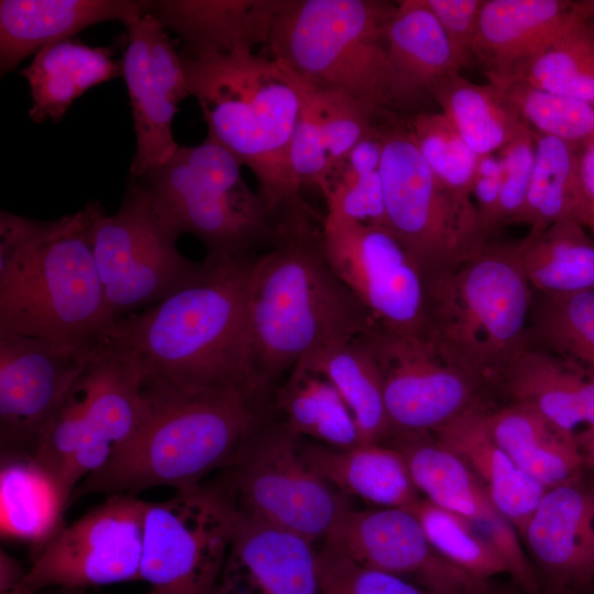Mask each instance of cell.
Wrapping results in <instances>:
<instances>
[{"mask_svg":"<svg viewBox=\"0 0 594 594\" xmlns=\"http://www.w3.org/2000/svg\"><path fill=\"white\" fill-rule=\"evenodd\" d=\"M28 571L8 552H0V593L4 594L20 587Z\"/></svg>","mask_w":594,"mask_h":594,"instance_id":"obj_50","label":"cell"},{"mask_svg":"<svg viewBox=\"0 0 594 594\" xmlns=\"http://www.w3.org/2000/svg\"><path fill=\"white\" fill-rule=\"evenodd\" d=\"M566 594H581L579 591H573V592H570V593H566Z\"/></svg>","mask_w":594,"mask_h":594,"instance_id":"obj_55","label":"cell"},{"mask_svg":"<svg viewBox=\"0 0 594 594\" xmlns=\"http://www.w3.org/2000/svg\"><path fill=\"white\" fill-rule=\"evenodd\" d=\"M121 68L134 122L133 178L165 165L179 144L173 133L178 105L189 97L177 42L162 23L144 13L127 28Z\"/></svg>","mask_w":594,"mask_h":594,"instance_id":"obj_17","label":"cell"},{"mask_svg":"<svg viewBox=\"0 0 594 594\" xmlns=\"http://www.w3.org/2000/svg\"><path fill=\"white\" fill-rule=\"evenodd\" d=\"M20 75L30 87L31 120L58 122L77 98L122 76V68L111 47L91 46L73 37L38 51L32 63L20 69Z\"/></svg>","mask_w":594,"mask_h":594,"instance_id":"obj_27","label":"cell"},{"mask_svg":"<svg viewBox=\"0 0 594 594\" xmlns=\"http://www.w3.org/2000/svg\"><path fill=\"white\" fill-rule=\"evenodd\" d=\"M178 238L148 189L135 178L114 213L98 211L92 251L116 320L158 302L201 275L205 263L184 256L176 246Z\"/></svg>","mask_w":594,"mask_h":594,"instance_id":"obj_10","label":"cell"},{"mask_svg":"<svg viewBox=\"0 0 594 594\" xmlns=\"http://www.w3.org/2000/svg\"><path fill=\"white\" fill-rule=\"evenodd\" d=\"M145 10L146 0H1L0 73L94 24L119 21L128 28Z\"/></svg>","mask_w":594,"mask_h":594,"instance_id":"obj_24","label":"cell"},{"mask_svg":"<svg viewBox=\"0 0 594 594\" xmlns=\"http://www.w3.org/2000/svg\"><path fill=\"white\" fill-rule=\"evenodd\" d=\"M383 127L358 143L327 178L321 191L327 213L342 219L385 227L381 177Z\"/></svg>","mask_w":594,"mask_h":594,"instance_id":"obj_38","label":"cell"},{"mask_svg":"<svg viewBox=\"0 0 594 594\" xmlns=\"http://www.w3.org/2000/svg\"><path fill=\"white\" fill-rule=\"evenodd\" d=\"M144 395L147 410L139 430L78 485L77 495L198 485L212 471L232 466L266 418L265 400L240 389L174 394L144 388Z\"/></svg>","mask_w":594,"mask_h":594,"instance_id":"obj_5","label":"cell"},{"mask_svg":"<svg viewBox=\"0 0 594 594\" xmlns=\"http://www.w3.org/2000/svg\"><path fill=\"white\" fill-rule=\"evenodd\" d=\"M211 594H320L315 544L241 512Z\"/></svg>","mask_w":594,"mask_h":594,"instance_id":"obj_22","label":"cell"},{"mask_svg":"<svg viewBox=\"0 0 594 594\" xmlns=\"http://www.w3.org/2000/svg\"><path fill=\"white\" fill-rule=\"evenodd\" d=\"M289 0H146L145 13L175 32L188 55L231 54L267 46Z\"/></svg>","mask_w":594,"mask_h":594,"instance_id":"obj_23","label":"cell"},{"mask_svg":"<svg viewBox=\"0 0 594 594\" xmlns=\"http://www.w3.org/2000/svg\"><path fill=\"white\" fill-rule=\"evenodd\" d=\"M4 594H29V593H26L25 591H23L21 588H16V590H13V591L4 593Z\"/></svg>","mask_w":594,"mask_h":594,"instance_id":"obj_54","label":"cell"},{"mask_svg":"<svg viewBox=\"0 0 594 594\" xmlns=\"http://www.w3.org/2000/svg\"><path fill=\"white\" fill-rule=\"evenodd\" d=\"M490 386L580 444L594 432V372L554 352L526 343Z\"/></svg>","mask_w":594,"mask_h":594,"instance_id":"obj_21","label":"cell"},{"mask_svg":"<svg viewBox=\"0 0 594 594\" xmlns=\"http://www.w3.org/2000/svg\"><path fill=\"white\" fill-rule=\"evenodd\" d=\"M584 469L594 474V432L580 444Z\"/></svg>","mask_w":594,"mask_h":594,"instance_id":"obj_51","label":"cell"},{"mask_svg":"<svg viewBox=\"0 0 594 594\" xmlns=\"http://www.w3.org/2000/svg\"><path fill=\"white\" fill-rule=\"evenodd\" d=\"M425 284L427 339L490 386L527 343L534 290L514 243L487 242Z\"/></svg>","mask_w":594,"mask_h":594,"instance_id":"obj_7","label":"cell"},{"mask_svg":"<svg viewBox=\"0 0 594 594\" xmlns=\"http://www.w3.org/2000/svg\"><path fill=\"white\" fill-rule=\"evenodd\" d=\"M527 343L594 372V288L565 295L534 292Z\"/></svg>","mask_w":594,"mask_h":594,"instance_id":"obj_37","label":"cell"},{"mask_svg":"<svg viewBox=\"0 0 594 594\" xmlns=\"http://www.w3.org/2000/svg\"><path fill=\"white\" fill-rule=\"evenodd\" d=\"M253 258L206 257L194 282L118 319L106 346L136 367L146 389H240L265 399L249 363L246 287Z\"/></svg>","mask_w":594,"mask_h":594,"instance_id":"obj_1","label":"cell"},{"mask_svg":"<svg viewBox=\"0 0 594 594\" xmlns=\"http://www.w3.org/2000/svg\"><path fill=\"white\" fill-rule=\"evenodd\" d=\"M502 177L503 169L498 156L494 154L479 156L473 178L472 196L487 239L491 238L490 223L499 199Z\"/></svg>","mask_w":594,"mask_h":594,"instance_id":"obj_48","label":"cell"},{"mask_svg":"<svg viewBox=\"0 0 594 594\" xmlns=\"http://www.w3.org/2000/svg\"><path fill=\"white\" fill-rule=\"evenodd\" d=\"M240 516L230 477L145 502L141 580L157 594H211Z\"/></svg>","mask_w":594,"mask_h":594,"instance_id":"obj_11","label":"cell"},{"mask_svg":"<svg viewBox=\"0 0 594 594\" xmlns=\"http://www.w3.org/2000/svg\"><path fill=\"white\" fill-rule=\"evenodd\" d=\"M381 177L385 227L415 260L425 278L488 242L477 208L443 185L422 157L409 124H383Z\"/></svg>","mask_w":594,"mask_h":594,"instance_id":"obj_9","label":"cell"},{"mask_svg":"<svg viewBox=\"0 0 594 594\" xmlns=\"http://www.w3.org/2000/svg\"><path fill=\"white\" fill-rule=\"evenodd\" d=\"M495 87L532 132L576 146L594 138V103L548 91L524 80Z\"/></svg>","mask_w":594,"mask_h":594,"instance_id":"obj_40","label":"cell"},{"mask_svg":"<svg viewBox=\"0 0 594 594\" xmlns=\"http://www.w3.org/2000/svg\"><path fill=\"white\" fill-rule=\"evenodd\" d=\"M301 84L309 97L326 143L331 174L358 143L373 134L389 118L376 116L344 92L317 89Z\"/></svg>","mask_w":594,"mask_h":594,"instance_id":"obj_43","label":"cell"},{"mask_svg":"<svg viewBox=\"0 0 594 594\" xmlns=\"http://www.w3.org/2000/svg\"><path fill=\"white\" fill-rule=\"evenodd\" d=\"M283 424L296 437L349 449L359 444L354 418L336 387L323 376L295 366L276 391Z\"/></svg>","mask_w":594,"mask_h":594,"instance_id":"obj_35","label":"cell"},{"mask_svg":"<svg viewBox=\"0 0 594 594\" xmlns=\"http://www.w3.org/2000/svg\"><path fill=\"white\" fill-rule=\"evenodd\" d=\"M373 328L328 263L314 224L285 226L253 258L246 287L249 363L263 397L307 356Z\"/></svg>","mask_w":594,"mask_h":594,"instance_id":"obj_3","label":"cell"},{"mask_svg":"<svg viewBox=\"0 0 594 594\" xmlns=\"http://www.w3.org/2000/svg\"><path fill=\"white\" fill-rule=\"evenodd\" d=\"M65 508L56 485L30 459L1 461L2 537L40 543L42 549L62 528Z\"/></svg>","mask_w":594,"mask_h":594,"instance_id":"obj_36","label":"cell"},{"mask_svg":"<svg viewBox=\"0 0 594 594\" xmlns=\"http://www.w3.org/2000/svg\"><path fill=\"white\" fill-rule=\"evenodd\" d=\"M397 2L289 0L266 53L317 89L344 92L381 118L406 107L387 52V26Z\"/></svg>","mask_w":594,"mask_h":594,"instance_id":"obj_6","label":"cell"},{"mask_svg":"<svg viewBox=\"0 0 594 594\" xmlns=\"http://www.w3.org/2000/svg\"><path fill=\"white\" fill-rule=\"evenodd\" d=\"M320 244L328 263L375 328L427 338L424 273L386 227L327 213Z\"/></svg>","mask_w":594,"mask_h":594,"instance_id":"obj_13","label":"cell"},{"mask_svg":"<svg viewBox=\"0 0 594 594\" xmlns=\"http://www.w3.org/2000/svg\"><path fill=\"white\" fill-rule=\"evenodd\" d=\"M296 366L336 387L354 418L359 444H383L391 437L382 375L366 334L319 350Z\"/></svg>","mask_w":594,"mask_h":594,"instance_id":"obj_31","label":"cell"},{"mask_svg":"<svg viewBox=\"0 0 594 594\" xmlns=\"http://www.w3.org/2000/svg\"><path fill=\"white\" fill-rule=\"evenodd\" d=\"M487 429L516 465L546 490L584 471L580 443L536 411L517 404L485 410Z\"/></svg>","mask_w":594,"mask_h":594,"instance_id":"obj_30","label":"cell"},{"mask_svg":"<svg viewBox=\"0 0 594 594\" xmlns=\"http://www.w3.org/2000/svg\"><path fill=\"white\" fill-rule=\"evenodd\" d=\"M180 56L208 138L253 172L257 193L279 223L312 220L289 158L301 103L297 79L267 53L188 55L180 51Z\"/></svg>","mask_w":594,"mask_h":594,"instance_id":"obj_4","label":"cell"},{"mask_svg":"<svg viewBox=\"0 0 594 594\" xmlns=\"http://www.w3.org/2000/svg\"><path fill=\"white\" fill-rule=\"evenodd\" d=\"M297 81L301 103L290 141V166L299 188L311 185L321 190L330 174L329 155L309 97L302 84Z\"/></svg>","mask_w":594,"mask_h":594,"instance_id":"obj_46","label":"cell"},{"mask_svg":"<svg viewBox=\"0 0 594 594\" xmlns=\"http://www.w3.org/2000/svg\"><path fill=\"white\" fill-rule=\"evenodd\" d=\"M535 133L528 128L498 151L503 177L499 199L490 223V235L510 224L519 212L535 165Z\"/></svg>","mask_w":594,"mask_h":594,"instance_id":"obj_45","label":"cell"},{"mask_svg":"<svg viewBox=\"0 0 594 594\" xmlns=\"http://www.w3.org/2000/svg\"><path fill=\"white\" fill-rule=\"evenodd\" d=\"M296 439L283 421L268 426L264 420L230 466L229 477L242 513L322 543L350 507L306 463Z\"/></svg>","mask_w":594,"mask_h":594,"instance_id":"obj_12","label":"cell"},{"mask_svg":"<svg viewBox=\"0 0 594 594\" xmlns=\"http://www.w3.org/2000/svg\"><path fill=\"white\" fill-rule=\"evenodd\" d=\"M144 507L135 495H108L43 546L19 588L33 594L141 580Z\"/></svg>","mask_w":594,"mask_h":594,"instance_id":"obj_14","label":"cell"},{"mask_svg":"<svg viewBox=\"0 0 594 594\" xmlns=\"http://www.w3.org/2000/svg\"><path fill=\"white\" fill-rule=\"evenodd\" d=\"M326 540L359 564L402 578L432 594H479L492 587L491 582L440 554L409 509L350 508Z\"/></svg>","mask_w":594,"mask_h":594,"instance_id":"obj_18","label":"cell"},{"mask_svg":"<svg viewBox=\"0 0 594 594\" xmlns=\"http://www.w3.org/2000/svg\"><path fill=\"white\" fill-rule=\"evenodd\" d=\"M463 67L472 63V46L484 0H424Z\"/></svg>","mask_w":594,"mask_h":594,"instance_id":"obj_47","label":"cell"},{"mask_svg":"<svg viewBox=\"0 0 594 594\" xmlns=\"http://www.w3.org/2000/svg\"><path fill=\"white\" fill-rule=\"evenodd\" d=\"M95 352L0 331L1 461L31 458Z\"/></svg>","mask_w":594,"mask_h":594,"instance_id":"obj_16","label":"cell"},{"mask_svg":"<svg viewBox=\"0 0 594 594\" xmlns=\"http://www.w3.org/2000/svg\"><path fill=\"white\" fill-rule=\"evenodd\" d=\"M580 178L585 212V228L594 238V138L580 147Z\"/></svg>","mask_w":594,"mask_h":594,"instance_id":"obj_49","label":"cell"},{"mask_svg":"<svg viewBox=\"0 0 594 594\" xmlns=\"http://www.w3.org/2000/svg\"><path fill=\"white\" fill-rule=\"evenodd\" d=\"M432 99L477 155L494 154L528 127L493 85H479L453 73L433 89Z\"/></svg>","mask_w":594,"mask_h":594,"instance_id":"obj_34","label":"cell"},{"mask_svg":"<svg viewBox=\"0 0 594 594\" xmlns=\"http://www.w3.org/2000/svg\"><path fill=\"white\" fill-rule=\"evenodd\" d=\"M306 463L342 494L381 507L409 509L420 497L402 452L384 444L300 448Z\"/></svg>","mask_w":594,"mask_h":594,"instance_id":"obj_28","label":"cell"},{"mask_svg":"<svg viewBox=\"0 0 594 594\" xmlns=\"http://www.w3.org/2000/svg\"><path fill=\"white\" fill-rule=\"evenodd\" d=\"M391 437L432 435L472 407L488 385L446 358L427 338L373 328Z\"/></svg>","mask_w":594,"mask_h":594,"instance_id":"obj_15","label":"cell"},{"mask_svg":"<svg viewBox=\"0 0 594 594\" xmlns=\"http://www.w3.org/2000/svg\"><path fill=\"white\" fill-rule=\"evenodd\" d=\"M418 492L432 504L457 514L485 539L506 518L466 465L430 435L394 438Z\"/></svg>","mask_w":594,"mask_h":594,"instance_id":"obj_29","label":"cell"},{"mask_svg":"<svg viewBox=\"0 0 594 594\" xmlns=\"http://www.w3.org/2000/svg\"><path fill=\"white\" fill-rule=\"evenodd\" d=\"M535 293L565 295L594 288V238L580 222L558 221L514 243Z\"/></svg>","mask_w":594,"mask_h":594,"instance_id":"obj_32","label":"cell"},{"mask_svg":"<svg viewBox=\"0 0 594 594\" xmlns=\"http://www.w3.org/2000/svg\"><path fill=\"white\" fill-rule=\"evenodd\" d=\"M409 510L421 524L435 549L459 568L486 582L507 574L496 550L465 518L421 497Z\"/></svg>","mask_w":594,"mask_h":594,"instance_id":"obj_41","label":"cell"},{"mask_svg":"<svg viewBox=\"0 0 594 594\" xmlns=\"http://www.w3.org/2000/svg\"><path fill=\"white\" fill-rule=\"evenodd\" d=\"M386 37L388 59L407 110L432 99L436 86L463 68L424 0L398 1Z\"/></svg>","mask_w":594,"mask_h":594,"instance_id":"obj_26","label":"cell"},{"mask_svg":"<svg viewBox=\"0 0 594 594\" xmlns=\"http://www.w3.org/2000/svg\"><path fill=\"white\" fill-rule=\"evenodd\" d=\"M535 133V132H534ZM535 165L524 204L512 223H526L529 233L573 220L585 227L580 178V147L535 133Z\"/></svg>","mask_w":594,"mask_h":594,"instance_id":"obj_33","label":"cell"},{"mask_svg":"<svg viewBox=\"0 0 594 594\" xmlns=\"http://www.w3.org/2000/svg\"><path fill=\"white\" fill-rule=\"evenodd\" d=\"M415 142L436 177L459 196L472 199L479 156L441 112H417L408 121Z\"/></svg>","mask_w":594,"mask_h":594,"instance_id":"obj_42","label":"cell"},{"mask_svg":"<svg viewBox=\"0 0 594 594\" xmlns=\"http://www.w3.org/2000/svg\"><path fill=\"white\" fill-rule=\"evenodd\" d=\"M485 410L484 405L472 407L432 436L466 465L520 536L546 488L496 443L487 429Z\"/></svg>","mask_w":594,"mask_h":594,"instance_id":"obj_25","label":"cell"},{"mask_svg":"<svg viewBox=\"0 0 594 594\" xmlns=\"http://www.w3.org/2000/svg\"><path fill=\"white\" fill-rule=\"evenodd\" d=\"M99 201L42 221L0 211V331L97 351L116 323L95 261Z\"/></svg>","mask_w":594,"mask_h":594,"instance_id":"obj_2","label":"cell"},{"mask_svg":"<svg viewBox=\"0 0 594 594\" xmlns=\"http://www.w3.org/2000/svg\"><path fill=\"white\" fill-rule=\"evenodd\" d=\"M593 20L594 1L484 0L472 57L488 84L501 86L562 33Z\"/></svg>","mask_w":594,"mask_h":594,"instance_id":"obj_20","label":"cell"},{"mask_svg":"<svg viewBox=\"0 0 594 594\" xmlns=\"http://www.w3.org/2000/svg\"><path fill=\"white\" fill-rule=\"evenodd\" d=\"M241 166L207 136L196 145H179L165 165L135 179L178 235L193 234L205 245L206 257L248 260L273 243L280 223L248 187Z\"/></svg>","mask_w":594,"mask_h":594,"instance_id":"obj_8","label":"cell"},{"mask_svg":"<svg viewBox=\"0 0 594 594\" xmlns=\"http://www.w3.org/2000/svg\"><path fill=\"white\" fill-rule=\"evenodd\" d=\"M320 594H432L402 578L363 566L324 540L317 549Z\"/></svg>","mask_w":594,"mask_h":594,"instance_id":"obj_44","label":"cell"},{"mask_svg":"<svg viewBox=\"0 0 594 594\" xmlns=\"http://www.w3.org/2000/svg\"><path fill=\"white\" fill-rule=\"evenodd\" d=\"M581 22L539 52L516 80L594 103V25Z\"/></svg>","mask_w":594,"mask_h":594,"instance_id":"obj_39","label":"cell"},{"mask_svg":"<svg viewBox=\"0 0 594 594\" xmlns=\"http://www.w3.org/2000/svg\"><path fill=\"white\" fill-rule=\"evenodd\" d=\"M521 540L546 594L584 590L594 580V474L546 490Z\"/></svg>","mask_w":594,"mask_h":594,"instance_id":"obj_19","label":"cell"},{"mask_svg":"<svg viewBox=\"0 0 594 594\" xmlns=\"http://www.w3.org/2000/svg\"><path fill=\"white\" fill-rule=\"evenodd\" d=\"M64 590V594H85L82 590ZM146 594H157L155 591L150 590Z\"/></svg>","mask_w":594,"mask_h":594,"instance_id":"obj_53","label":"cell"},{"mask_svg":"<svg viewBox=\"0 0 594 594\" xmlns=\"http://www.w3.org/2000/svg\"><path fill=\"white\" fill-rule=\"evenodd\" d=\"M479 594H525L522 591H509V590H497V588H493L490 587L488 590L482 592V593H479Z\"/></svg>","mask_w":594,"mask_h":594,"instance_id":"obj_52","label":"cell"}]
</instances>
